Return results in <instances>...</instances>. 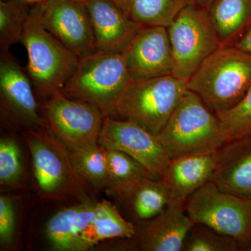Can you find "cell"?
Wrapping results in <instances>:
<instances>
[{"label":"cell","instance_id":"obj_1","mask_svg":"<svg viewBox=\"0 0 251 251\" xmlns=\"http://www.w3.org/2000/svg\"><path fill=\"white\" fill-rule=\"evenodd\" d=\"M24 135L41 198L73 204L93 201L94 188L77 174L67 147L49 128H27Z\"/></svg>","mask_w":251,"mask_h":251},{"label":"cell","instance_id":"obj_2","mask_svg":"<svg viewBox=\"0 0 251 251\" xmlns=\"http://www.w3.org/2000/svg\"><path fill=\"white\" fill-rule=\"evenodd\" d=\"M251 86V54L229 45L216 49L188 81V90L216 114L234 108Z\"/></svg>","mask_w":251,"mask_h":251},{"label":"cell","instance_id":"obj_3","mask_svg":"<svg viewBox=\"0 0 251 251\" xmlns=\"http://www.w3.org/2000/svg\"><path fill=\"white\" fill-rule=\"evenodd\" d=\"M132 82L125 54L97 51L80 58L62 93L90 104L105 117H115L117 104Z\"/></svg>","mask_w":251,"mask_h":251},{"label":"cell","instance_id":"obj_4","mask_svg":"<svg viewBox=\"0 0 251 251\" xmlns=\"http://www.w3.org/2000/svg\"><path fill=\"white\" fill-rule=\"evenodd\" d=\"M171 158L217 150L229 141L222 122L188 90L158 135Z\"/></svg>","mask_w":251,"mask_h":251},{"label":"cell","instance_id":"obj_5","mask_svg":"<svg viewBox=\"0 0 251 251\" xmlns=\"http://www.w3.org/2000/svg\"><path fill=\"white\" fill-rule=\"evenodd\" d=\"M21 43L27 50L25 69L35 93L49 99L62 92L75 74L80 57L61 44L30 14Z\"/></svg>","mask_w":251,"mask_h":251},{"label":"cell","instance_id":"obj_6","mask_svg":"<svg viewBox=\"0 0 251 251\" xmlns=\"http://www.w3.org/2000/svg\"><path fill=\"white\" fill-rule=\"evenodd\" d=\"M188 90V82L173 75L133 81L117 104L115 117L158 136Z\"/></svg>","mask_w":251,"mask_h":251},{"label":"cell","instance_id":"obj_7","mask_svg":"<svg viewBox=\"0 0 251 251\" xmlns=\"http://www.w3.org/2000/svg\"><path fill=\"white\" fill-rule=\"evenodd\" d=\"M185 209L194 224L234 238L251 251V200L220 189L209 181L193 193Z\"/></svg>","mask_w":251,"mask_h":251},{"label":"cell","instance_id":"obj_8","mask_svg":"<svg viewBox=\"0 0 251 251\" xmlns=\"http://www.w3.org/2000/svg\"><path fill=\"white\" fill-rule=\"evenodd\" d=\"M168 31L174 62L173 75L186 82L221 46L207 10L193 3L180 11Z\"/></svg>","mask_w":251,"mask_h":251},{"label":"cell","instance_id":"obj_9","mask_svg":"<svg viewBox=\"0 0 251 251\" xmlns=\"http://www.w3.org/2000/svg\"><path fill=\"white\" fill-rule=\"evenodd\" d=\"M29 14L80 58L97 51L90 14L85 4L70 0H46L34 4Z\"/></svg>","mask_w":251,"mask_h":251},{"label":"cell","instance_id":"obj_10","mask_svg":"<svg viewBox=\"0 0 251 251\" xmlns=\"http://www.w3.org/2000/svg\"><path fill=\"white\" fill-rule=\"evenodd\" d=\"M34 92L26 69L9 51L0 52V101L4 121L13 126L48 128Z\"/></svg>","mask_w":251,"mask_h":251},{"label":"cell","instance_id":"obj_11","mask_svg":"<svg viewBox=\"0 0 251 251\" xmlns=\"http://www.w3.org/2000/svg\"><path fill=\"white\" fill-rule=\"evenodd\" d=\"M42 108L48 128L67 148L98 142L105 116L95 107L58 92Z\"/></svg>","mask_w":251,"mask_h":251},{"label":"cell","instance_id":"obj_12","mask_svg":"<svg viewBox=\"0 0 251 251\" xmlns=\"http://www.w3.org/2000/svg\"><path fill=\"white\" fill-rule=\"evenodd\" d=\"M98 143L105 150L129 155L156 179H161L162 172L171 159L158 136L125 119L105 117Z\"/></svg>","mask_w":251,"mask_h":251},{"label":"cell","instance_id":"obj_13","mask_svg":"<svg viewBox=\"0 0 251 251\" xmlns=\"http://www.w3.org/2000/svg\"><path fill=\"white\" fill-rule=\"evenodd\" d=\"M133 81L173 75V52L164 26L143 25L124 52Z\"/></svg>","mask_w":251,"mask_h":251},{"label":"cell","instance_id":"obj_14","mask_svg":"<svg viewBox=\"0 0 251 251\" xmlns=\"http://www.w3.org/2000/svg\"><path fill=\"white\" fill-rule=\"evenodd\" d=\"M134 239L143 251H182L194 223L185 205L170 203L158 215L134 223Z\"/></svg>","mask_w":251,"mask_h":251},{"label":"cell","instance_id":"obj_15","mask_svg":"<svg viewBox=\"0 0 251 251\" xmlns=\"http://www.w3.org/2000/svg\"><path fill=\"white\" fill-rule=\"evenodd\" d=\"M85 4L97 52L124 53L143 25L133 21L110 0H89Z\"/></svg>","mask_w":251,"mask_h":251},{"label":"cell","instance_id":"obj_16","mask_svg":"<svg viewBox=\"0 0 251 251\" xmlns=\"http://www.w3.org/2000/svg\"><path fill=\"white\" fill-rule=\"evenodd\" d=\"M216 150L171 158L162 172L173 204L185 205L188 198L211 181L216 166Z\"/></svg>","mask_w":251,"mask_h":251},{"label":"cell","instance_id":"obj_17","mask_svg":"<svg viewBox=\"0 0 251 251\" xmlns=\"http://www.w3.org/2000/svg\"><path fill=\"white\" fill-rule=\"evenodd\" d=\"M211 181L223 191L251 200V135L229 140L216 150Z\"/></svg>","mask_w":251,"mask_h":251},{"label":"cell","instance_id":"obj_18","mask_svg":"<svg viewBox=\"0 0 251 251\" xmlns=\"http://www.w3.org/2000/svg\"><path fill=\"white\" fill-rule=\"evenodd\" d=\"M97 202L85 201L64 208L50 219L46 226V238L54 250H89L85 242Z\"/></svg>","mask_w":251,"mask_h":251},{"label":"cell","instance_id":"obj_19","mask_svg":"<svg viewBox=\"0 0 251 251\" xmlns=\"http://www.w3.org/2000/svg\"><path fill=\"white\" fill-rule=\"evenodd\" d=\"M171 201L169 188L161 179L145 178L117 202L132 222L151 219L161 213Z\"/></svg>","mask_w":251,"mask_h":251},{"label":"cell","instance_id":"obj_20","mask_svg":"<svg viewBox=\"0 0 251 251\" xmlns=\"http://www.w3.org/2000/svg\"><path fill=\"white\" fill-rule=\"evenodd\" d=\"M206 10L221 46L233 45L251 27V0H214Z\"/></svg>","mask_w":251,"mask_h":251},{"label":"cell","instance_id":"obj_21","mask_svg":"<svg viewBox=\"0 0 251 251\" xmlns=\"http://www.w3.org/2000/svg\"><path fill=\"white\" fill-rule=\"evenodd\" d=\"M105 153L108 185L105 191L115 201L120 199L142 180L154 178L145 166L129 155L114 150H105Z\"/></svg>","mask_w":251,"mask_h":251},{"label":"cell","instance_id":"obj_22","mask_svg":"<svg viewBox=\"0 0 251 251\" xmlns=\"http://www.w3.org/2000/svg\"><path fill=\"white\" fill-rule=\"evenodd\" d=\"M134 235V223L126 221L116 206L105 200L97 202L93 219L86 234L89 249L103 241L132 238Z\"/></svg>","mask_w":251,"mask_h":251},{"label":"cell","instance_id":"obj_23","mask_svg":"<svg viewBox=\"0 0 251 251\" xmlns=\"http://www.w3.org/2000/svg\"><path fill=\"white\" fill-rule=\"evenodd\" d=\"M67 149L73 166L82 179L94 190L106 189L108 171L105 149L98 142Z\"/></svg>","mask_w":251,"mask_h":251},{"label":"cell","instance_id":"obj_24","mask_svg":"<svg viewBox=\"0 0 251 251\" xmlns=\"http://www.w3.org/2000/svg\"><path fill=\"white\" fill-rule=\"evenodd\" d=\"M192 0H133L130 17L142 25H171Z\"/></svg>","mask_w":251,"mask_h":251},{"label":"cell","instance_id":"obj_25","mask_svg":"<svg viewBox=\"0 0 251 251\" xmlns=\"http://www.w3.org/2000/svg\"><path fill=\"white\" fill-rule=\"evenodd\" d=\"M29 16L25 6L15 1L0 2V52H7L21 42Z\"/></svg>","mask_w":251,"mask_h":251},{"label":"cell","instance_id":"obj_26","mask_svg":"<svg viewBox=\"0 0 251 251\" xmlns=\"http://www.w3.org/2000/svg\"><path fill=\"white\" fill-rule=\"evenodd\" d=\"M182 251H245L234 238L194 224L185 239Z\"/></svg>","mask_w":251,"mask_h":251},{"label":"cell","instance_id":"obj_27","mask_svg":"<svg viewBox=\"0 0 251 251\" xmlns=\"http://www.w3.org/2000/svg\"><path fill=\"white\" fill-rule=\"evenodd\" d=\"M22 153L16 140L10 137L0 140V183L20 187L23 182Z\"/></svg>","mask_w":251,"mask_h":251},{"label":"cell","instance_id":"obj_28","mask_svg":"<svg viewBox=\"0 0 251 251\" xmlns=\"http://www.w3.org/2000/svg\"><path fill=\"white\" fill-rule=\"evenodd\" d=\"M216 115L222 122L229 140L251 135V86L234 108Z\"/></svg>","mask_w":251,"mask_h":251},{"label":"cell","instance_id":"obj_29","mask_svg":"<svg viewBox=\"0 0 251 251\" xmlns=\"http://www.w3.org/2000/svg\"><path fill=\"white\" fill-rule=\"evenodd\" d=\"M16 228V214L12 200L8 196L0 197V242L7 247L12 244Z\"/></svg>","mask_w":251,"mask_h":251},{"label":"cell","instance_id":"obj_30","mask_svg":"<svg viewBox=\"0 0 251 251\" xmlns=\"http://www.w3.org/2000/svg\"><path fill=\"white\" fill-rule=\"evenodd\" d=\"M232 46L251 54V27Z\"/></svg>","mask_w":251,"mask_h":251},{"label":"cell","instance_id":"obj_31","mask_svg":"<svg viewBox=\"0 0 251 251\" xmlns=\"http://www.w3.org/2000/svg\"><path fill=\"white\" fill-rule=\"evenodd\" d=\"M110 1L115 3L126 15L130 17V8H131L133 0H110Z\"/></svg>","mask_w":251,"mask_h":251},{"label":"cell","instance_id":"obj_32","mask_svg":"<svg viewBox=\"0 0 251 251\" xmlns=\"http://www.w3.org/2000/svg\"><path fill=\"white\" fill-rule=\"evenodd\" d=\"M213 1H214V0H192V2L193 4L201 6V7L207 9Z\"/></svg>","mask_w":251,"mask_h":251},{"label":"cell","instance_id":"obj_33","mask_svg":"<svg viewBox=\"0 0 251 251\" xmlns=\"http://www.w3.org/2000/svg\"><path fill=\"white\" fill-rule=\"evenodd\" d=\"M19 1H23L24 3H27V4H36L46 1V0H19Z\"/></svg>","mask_w":251,"mask_h":251},{"label":"cell","instance_id":"obj_34","mask_svg":"<svg viewBox=\"0 0 251 251\" xmlns=\"http://www.w3.org/2000/svg\"><path fill=\"white\" fill-rule=\"evenodd\" d=\"M70 1H75V2L82 3V4H86L89 0H70Z\"/></svg>","mask_w":251,"mask_h":251}]
</instances>
